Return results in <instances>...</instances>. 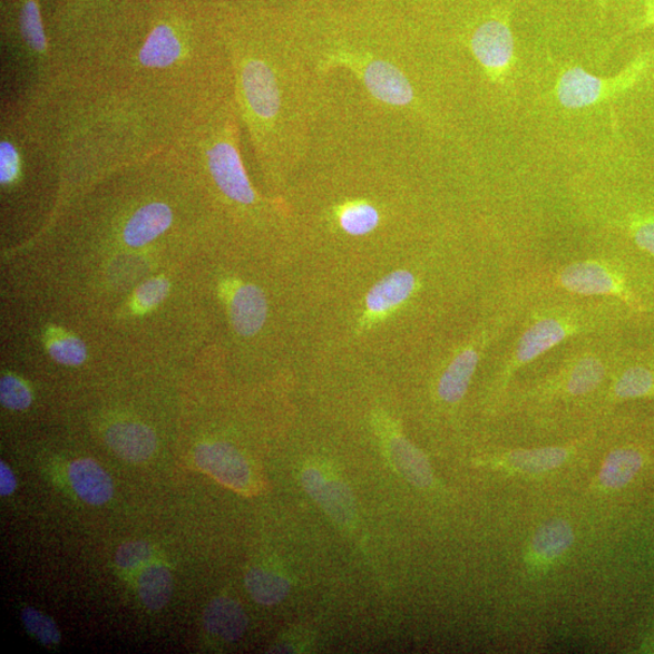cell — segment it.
<instances>
[{
  "label": "cell",
  "mask_w": 654,
  "mask_h": 654,
  "mask_svg": "<svg viewBox=\"0 0 654 654\" xmlns=\"http://www.w3.org/2000/svg\"><path fill=\"white\" fill-rule=\"evenodd\" d=\"M645 62L638 60L621 76L611 79L596 78L579 67L567 69L562 76L556 96L566 108H584L609 99L635 82L643 72Z\"/></svg>",
  "instance_id": "cell-7"
},
{
  "label": "cell",
  "mask_w": 654,
  "mask_h": 654,
  "mask_svg": "<svg viewBox=\"0 0 654 654\" xmlns=\"http://www.w3.org/2000/svg\"><path fill=\"white\" fill-rule=\"evenodd\" d=\"M204 625L208 633L226 642H235L244 635L247 617L238 603L228 597H217L204 612Z\"/></svg>",
  "instance_id": "cell-19"
},
{
  "label": "cell",
  "mask_w": 654,
  "mask_h": 654,
  "mask_svg": "<svg viewBox=\"0 0 654 654\" xmlns=\"http://www.w3.org/2000/svg\"><path fill=\"white\" fill-rule=\"evenodd\" d=\"M471 50L491 80H502L515 51L508 20L499 17L484 22L471 37Z\"/></svg>",
  "instance_id": "cell-9"
},
{
  "label": "cell",
  "mask_w": 654,
  "mask_h": 654,
  "mask_svg": "<svg viewBox=\"0 0 654 654\" xmlns=\"http://www.w3.org/2000/svg\"><path fill=\"white\" fill-rule=\"evenodd\" d=\"M647 652H652V653H654V633H653V634H652V636H651V640H650V645H648V650H647Z\"/></svg>",
  "instance_id": "cell-32"
},
{
  "label": "cell",
  "mask_w": 654,
  "mask_h": 654,
  "mask_svg": "<svg viewBox=\"0 0 654 654\" xmlns=\"http://www.w3.org/2000/svg\"><path fill=\"white\" fill-rule=\"evenodd\" d=\"M394 466L411 484L428 487L433 482V471L426 456L408 440L396 438L391 442Z\"/></svg>",
  "instance_id": "cell-21"
},
{
  "label": "cell",
  "mask_w": 654,
  "mask_h": 654,
  "mask_svg": "<svg viewBox=\"0 0 654 654\" xmlns=\"http://www.w3.org/2000/svg\"><path fill=\"white\" fill-rule=\"evenodd\" d=\"M650 398H654V343L624 345L612 370L602 412L625 401Z\"/></svg>",
  "instance_id": "cell-6"
},
{
  "label": "cell",
  "mask_w": 654,
  "mask_h": 654,
  "mask_svg": "<svg viewBox=\"0 0 654 654\" xmlns=\"http://www.w3.org/2000/svg\"><path fill=\"white\" fill-rule=\"evenodd\" d=\"M153 549L147 541L134 540L125 543L116 553V564L120 568L130 569L143 565L152 558Z\"/></svg>",
  "instance_id": "cell-28"
},
{
  "label": "cell",
  "mask_w": 654,
  "mask_h": 654,
  "mask_svg": "<svg viewBox=\"0 0 654 654\" xmlns=\"http://www.w3.org/2000/svg\"><path fill=\"white\" fill-rule=\"evenodd\" d=\"M175 201L163 196L138 199L121 219V242L133 248L145 247L170 232L177 222Z\"/></svg>",
  "instance_id": "cell-8"
},
{
  "label": "cell",
  "mask_w": 654,
  "mask_h": 654,
  "mask_svg": "<svg viewBox=\"0 0 654 654\" xmlns=\"http://www.w3.org/2000/svg\"><path fill=\"white\" fill-rule=\"evenodd\" d=\"M49 353L62 365L78 367L87 359V346L77 338H64L49 345Z\"/></svg>",
  "instance_id": "cell-27"
},
{
  "label": "cell",
  "mask_w": 654,
  "mask_h": 654,
  "mask_svg": "<svg viewBox=\"0 0 654 654\" xmlns=\"http://www.w3.org/2000/svg\"><path fill=\"white\" fill-rule=\"evenodd\" d=\"M267 313V300L261 289L243 285L235 291L231 302V319L242 336L255 335L266 323Z\"/></svg>",
  "instance_id": "cell-17"
},
{
  "label": "cell",
  "mask_w": 654,
  "mask_h": 654,
  "mask_svg": "<svg viewBox=\"0 0 654 654\" xmlns=\"http://www.w3.org/2000/svg\"><path fill=\"white\" fill-rule=\"evenodd\" d=\"M18 481L12 470L4 463H0V495L8 497L16 492Z\"/></svg>",
  "instance_id": "cell-30"
},
{
  "label": "cell",
  "mask_w": 654,
  "mask_h": 654,
  "mask_svg": "<svg viewBox=\"0 0 654 654\" xmlns=\"http://www.w3.org/2000/svg\"><path fill=\"white\" fill-rule=\"evenodd\" d=\"M506 292L523 303L549 295L612 300L633 324L654 325V262L631 247L535 270Z\"/></svg>",
  "instance_id": "cell-2"
},
{
  "label": "cell",
  "mask_w": 654,
  "mask_h": 654,
  "mask_svg": "<svg viewBox=\"0 0 654 654\" xmlns=\"http://www.w3.org/2000/svg\"><path fill=\"white\" fill-rule=\"evenodd\" d=\"M524 304L518 335L500 358L487 394L494 412L502 411L515 375L554 348L633 324L628 312L612 300L549 295Z\"/></svg>",
  "instance_id": "cell-3"
},
{
  "label": "cell",
  "mask_w": 654,
  "mask_h": 654,
  "mask_svg": "<svg viewBox=\"0 0 654 654\" xmlns=\"http://www.w3.org/2000/svg\"><path fill=\"white\" fill-rule=\"evenodd\" d=\"M0 400L7 409L22 411L31 407L32 394L16 375H4L0 381Z\"/></svg>",
  "instance_id": "cell-26"
},
{
  "label": "cell",
  "mask_w": 654,
  "mask_h": 654,
  "mask_svg": "<svg viewBox=\"0 0 654 654\" xmlns=\"http://www.w3.org/2000/svg\"><path fill=\"white\" fill-rule=\"evenodd\" d=\"M68 478L78 497L88 505L103 506L114 497L113 479L94 459H77L68 468Z\"/></svg>",
  "instance_id": "cell-15"
},
{
  "label": "cell",
  "mask_w": 654,
  "mask_h": 654,
  "mask_svg": "<svg viewBox=\"0 0 654 654\" xmlns=\"http://www.w3.org/2000/svg\"><path fill=\"white\" fill-rule=\"evenodd\" d=\"M169 282L165 280H152L138 287L136 299L145 309L156 308L169 294Z\"/></svg>",
  "instance_id": "cell-29"
},
{
  "label": "cell",
  "mask_w": 654,
  "mask_h": 654,
  "mask_svg": "<svg viewBox=\"0 0 654 654\" xmlns=\"http://www.w3.org/2000/svg\"><path fill=\"white\" fill-rule=\"evenodd\" d=\"M245 586L256 603L266 606L283 602L290 592L285 577L258 567L248 570Z\"/></svg>",
  "instance_id": "cell-23"
},
{
  "label": "cell",
  "mask_w": 654,
  "mask_h": 654,
  "mask_svg": "<svg viewBox=\"0 0 654 654\" xmlns=\"http://www.w3.org/2000/svg\"><path fill=\"white\" fill-rule=\"evenodd\" d=\"M3 101L30 103L43 91L55 71L48 27L40 0H16L2 36Z\"/></svg>",
  "instance_id": "cell-5"
},
{
  "label": "cell",
  "mask_w": 654,
  "mask_h": 654,
  "mask_svg": "<svg viewBox=\"0 0 654 654\" xmlns=\"http://www.w3.org/2000/svg\"><path fill=\"white\" fill-rule=\"evenodd\" d=\"M302 482L315 502L322 506L333 520L341 525L353 521L355 513L353 497L344 484L325 478L314 468L303 471Z\"/></svg>",
  "instance_id": "cell-12"
},
{
  "label": "cell",
  "mask_w": 654,
  "mask_h": 654,
  "mask_svg": "<svg viewBox=\"0 0 654 654\" xmlns=\"http://www.w3.org/2000/svg\"><path fill=\"white\" fill-rule=\"evenodd\" d=\"M365 85L383 103L408 105L412 101V88L398 69L388 64L372 62L364 69Z\"/></svg>",
  "instance_id": "cell-18"
},
{
  "label": "cell",
  "mask_w": 654,
  "mask_h": 654,
  "mask_svg": "<svg viewBox=\"0 0 654 654\" xmlns=\"http://www.w3.org/2000/svg\"><path fill=\"white\" fill-rule=\"evenodd\" d=\"M623 346L622 330L577 339L558 368L534 384L510 392L504 408L541 412L558 406L589 403L602 412L612 370Z\"/></svg>",
  "instance_id": "cell-4"
},
{
  "label": "cell",
  "mask_w": 654,
  "mask_h": 654,
  "mask_svg": "<svg viewBox=\"0 0 654 654\" xmlns=\"http://www.w3.org/2000/svg\"><path fill=\"white\" fill-rule=\"evenodd\" d=\"M580 442L583 441H576L567 447L511 450L491 456L485 465L519 475L538 476L566 463Z\"/></svg>",
  "instance_id": "cell-11"
},
{
  "label": "cell",
  "mask_w": 654,
  "mask_h": 654,
  "mask_svg": "<svg viewBox=\"0 0 654 654\" xmlns=\"http://www.w3.org/2000/svg\"><path fill=\"white\" fill-rule=\"evenodd\" d=\"M173 590V575L165 566L150 565L138 578V595L150 611H159L168 605Z\"/></svg>",
  "instance_id": "cell-22"
},
{
  "label": "cell",
  "mask_w": 654,
  "mask_h": 654,
  "mask_svg": "<svg viewBox=\"0 0 654 654\" xmlns=\"http://www.w3.org/2000/svg\"><path fill=\"white\" fill-rule=\"evenodd\" d=\"M598 6H601L602 8H605L606 6V0H597Z\"/></svg>",
  "instance_id": "cell-33"
},
{
  "label": "cell",
  "mask_w": 654,
  "mask_h": 654,
  "mask_svg": "<svg viewBox=\"0 0 654 654\" xmlns=\"http://www.w3.org/2000/svg\"><path fill=\"white\" fill-rule=\"evenodd\" d=\"M194 461L206 475L234 491L245 492L252 484V469L246 459L227 442L201 443Z\"/></svg>",
  "instance_id": "cell-10"
},
{
  "label": "cell",
  "mask_w": 654,
  "mask_h": 654,
  "mask_svg": "<svg viewBox=\"0 0 654 654\" xmlns=\"http://www.w3.org/2000/svg\"><path fill=\"white\" fill-rule=\"evenodd\" d=\"M27 632L33 635L39 643L51 646L60 643L61 634L57 623L38 609L27 607L21 614Z\"/></svg>",
  "instance_id": "cell-25"
},
{
  "label": "cell",
  "mask_w": 654,
  "mask_h": 654,
  "mask_svg": "<svg viewBox=\"0 0 654 654\" xmlns=\"http://www.w3.org/2000/svg\"><path fill=\"white\" fill-rule=\"evenodd\" d=\"M106 442L124 461L141 463L147 461L157 449L155 431L141 423L123 422L110 427Z\"/></svg>",
  "instance_id": "cell-14"
},
{
  "label": "cell",
  "mask_w": 654,
  "mask_h": 654,
  "mask_svg": "<svg viewBox=\"0 0 654 654\" xmlns=\"http://www.w3.org/2000/svg\"><path fill=\"white\" fill-rule=\"evenodd\" d=\"M417 287L416 276L409 271L393 272L378 284L368 294V310L373 314H383L407 302Z\"/></svg>",
  "instance_id": "cell-20"
},
{
  "label": "cell",
  "mask_w": 654,
  "mask_h": 654,
  "mask_svg": "<svg viewBox=\"0 0 654 654\" xmlns=\"http://www.w3.org/2000/svg\"><path fill=\"white\" fill-rule=\"evenodd\" d=\"M575 533L567 521L556 519L541 525L535 534L526 562L534 568H547L574 546Z\"/></svg>",
  "instance_id": "cell-13"
},
{
  "label": "cell",
  "mask_w": 654,
  "mask_h": 654,
  "mask_svg": "<svg viewBox=\"0 0 654 654\" xmlns=\"http://www.w3.org/2000/svg\"><path fill=\"white\" fill-rule=\"evenodd\" d=\"M341 228L351 235H365L379 227L381 216L373 205L355 202L343 206L339 213Z\"/></svg>",
  "instance_id": "cell-24"
},
{
  "label": "cell",
  "mask_w": 654,
  "mask_h": 654,
  "mask_svg": "<svg viewBox=\"0 0 654 654\" xmlns=\"http://www.w3.org/2000/svg\"><path fill=\"white\" fill-rule=\"evenodd\" d=\"M233 96L231 57L202 0H165L107 45L55 69L19 104L60 176L92 184L174 149Z\"/></svg>",
  "instance_id": "cell-1"
},
{
  "label": "cell",
  "mask_w": 654,
  "mask_h": 654,
  "mask_svg": "<svg viewBox=\"0 0 654 654\" xmlns=\"http://www.w3.org/2000/svg\"><path fill=\"white\" fill-rule=\"evenodd\" d=\"M646 462L644 450L633 445L618 448L605 458L597 482L606 491H619L633 482Z\"/></svg>",
  "instance_id": "cell-16"
},
{
  "label": "cell",
  "mask_w": 654,
  "mask_h": 654,
  "mask_svg": "<svg viewBox=\"0 0 654 654\" xmlns=\"http://www.w3.org/2000/svg\"><path fill=\"white\" fill-rule=\"evenodd\" d=\"M642 25L651 26L654 25V0H647L645 4V11Z\"/></svg>",
  "instance_id": "cell-31"
}]
</instances>
